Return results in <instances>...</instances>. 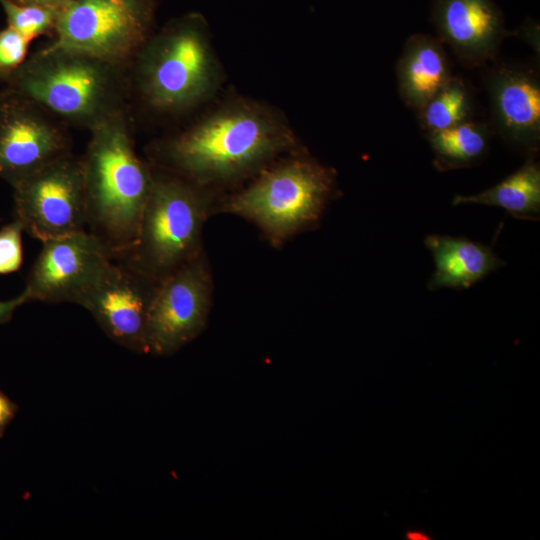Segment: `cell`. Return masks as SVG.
<instances>
[{
  "label": "cell",
  "instance_id": "cell-24",
  "mask_svg": "<svg viewBox=\"0 0 540 540\" xmlns=\"http://www.w3.org/2000/svg\"><path fill=\"white\" fill-rule=\"evenodd\" d=\"M27 302L28 298L23 291L13 299L0 301V324L9 322L15 310Z\"/></svg>",
  "mask_w": 540,
  "mask_h": 540
},
{
  "label": "cell",
  "instance_id": "cell-23",
  "mask_svg": "<svg viewBox=\"0 0 540 540\" xmlns=\"http://www.w3.org/2000/svg\"><path fill=\"white\" fill-rule=\"evenodd\" d=\"M18 410V405L0 390V438L4 436L7 427L14 420Z\"/></svg>",
  "mask_w": 540,
  "mask_h": 540
},
{
  "label": "cell",
  "instance_id": "cell-5",
  "mask_svg": "<svg viewBox=\"0 0 540 540\" xmlns=\"http://www.w3.org/2000/svg\"><path fill=\"white\" fill-rule=\"evenodd\" d=\"M219 211L256 224L276 246L317 223L336 191V174L303 150L274 161Z\"/></svg>",
  "mask_w": 540,
  "mask_h": 540
},
{
  "label": "cell",
  "instance_id": "cell-17",
  "mask_svg": "<svg viewBox=\"0 0 540 540\" xmlns=\"http://www.w3.org/2000/svg\"><path fill=\"white\" fill-rule=\"evenodd\" d=\"M454 206L480 204L505 209L512 216L533 219L540 214V167L534 157L498 184L473 195H456Z\"/></svg>",
  "mask_w": 540,
  "mask_h": 540
},
{
  "label": "cell",
  "instance_id": "cell-13",
  "mask_svg": "<svg viewBox=\"0 0 540 540\" xmlns=\"http://www.w3.org/2000/svg\"><path fill=\"white\" fill-rule=\"evenodd\" d=\"M492 119L512 146L534 154L540 143V82L535 70L497 62L485 75Z\"/></svg>",
  "mask_w": 540,
  "mask_h": 540
},
{
  "label": "cell",
  "instance_id": "cell-14",
  "mask_svg": "<svg viewBox=\"0 0 540 540\" xmlns=\"http://www.w3.org/2000/svg\"><path fill=\"white\" fill-rule=\"evenodd\" d=\"M431 22L437 38L472 68L495 59L507 35L504 16L494 0H433Z\"/></svg>",
  "mask_w": 540,
  "mask_h": 540
},
{
  "label": "cell",
  "instance_id": "cell-2",
  "mask_svg": "<svg viewBox=\"0 0 540 540\" xmlns=\"http://www.w3.org/2000/svg\"><path fill=\"white\" fill-rule=\"evenodd\" d=\"M90 129L82 160L87 230L117 260L136 240L154 173L137 155L130 132L117 112Z\"/></svg>",
  "mask_w": 540,
  "mask_h": 540
},
{
  "label": "cell",
  "instance_id": "cell-16",
  "mask_svg": "<svg viewBox=\"0 0 540 540\" xmlns=\"http://www.w3.org/2000/svg\"><path fill=\"white\" fill-rule=\"evenodd\" d=\"M424 243L435 263L430 290L467 289L504 265L489 246L464 237L429 235Z\"/></svg>",
  "mask_w": 540,
  "mask_h": 540
},
{
  "label": "cell",
  "instance_id": "cell-25",
  "mask_svg": "<svg viewBox=\"0 0 540 540\" xmlns=\"http://www.w3.org/2000/svg\"><path fill=\"white\" fill-rule=\"evenodd\" d=\"M71 0H22V3L36 4L55 9H60L69 3Z\"/></svg>",
  "mask_w": 540,
  "mask_h": 540
},
{
  "label": "cell",
  "instance_id": "cell-9",
  "mask_svg": "<svg viewBox=\"0 0 540 540\" xmlns=\"http://www.w3.org/2000/svg\"><path fill=\"white\" fill-rule=\"evenodd\" d=\"M212 289L203 251L158 283L147 318L148 353L168 356L196 338L208 319Z\"/></svg>",
  "mask_w": 540,
  "mask_h": 540
},
{
  "label": "cell",
  "instance_id": "cell-1",
  "mask_svg": "<svg viewBox=\"0 0 540 540\" xmlns=\"http://www.w3.org/2000/svg\"><path fill=\"white\" fill-rule=\"evenodd\" d=\"M299 151L294 130L277 108L234 96L161 145L159 160L161 169L214 190L254 177Z\"/></svg>",
  "mask_w": 540,
  "mask_h": 540
},
{
  "label": "cell",
  "instance_id": "cell-19",
  "mask_svg": "<svg viewBox=\"0 0 540 540\" xmlns=\"http://www.w3.org/2000/svg\"><path fill=\"white\" fill-rule=\"evenodd\" d=\"M472 109L473 98L467 84L451 76L418 111V118L426 134L470 120Z\"/></svg>",
  "mask_w": 540,
  "mask_h": 540
},
{
  "label": "cell",
  "instance_id": "cell-20",
  "mask_svg": "<svg viewBox=\"0 0 540 540\" xmlns=\"http://www.w3.org/2000/svg\"><path fill=\"white\" fill-rule=\"evenodd\" d=\"M0 3L8 26L29 41L54 29L58 9L12 0H0Z\"/></svg>",
  "mask_w": 540,
  "mask_h": 540
},
{
  "label": "cell",
  "instance_id": "cell-11",
  "mask_svg": "<svg viewBox=\"0 0 540 540\" xmlns=\"http://www.w3.org/2000/svg\"><path fill=\"white\" fill-rule=\"evenodd\" d=\"M31 100L0 94V178L13 186L69 153L61 130Z\"/></svg>",
  "mask_w": 540,
  "mask_h": 540
},
{
  "label": "cell",
  "instance_id": "cell-18",
  "mask_svg": "<svg viewBox=\"0 0 540 540\" xmlns=\"http://www.w3.org/2000/svg\"><path fill=\"white\" fill-rule=\"evenodd\" d=\"M425 136L434 153L433 164L442 172L478 163L486 155L490 143L488 126L472 120Z\"/></svg>",
  "mask_w": 540,
  "mask_h": 540
},
{
  "label": "cell",
  "instance_id": "cell-22",
  "mask_svg": "<svg viewBox=\"0 0 540 540\" xmlns=\"http://www.w3.org/2000/svg\"><path fill=\"white\" fill-rule=\"evenodd\" d=\"M22 224L14 219L0 229V274L17 271L22 264Z\"/></svg>",
  "mask_w": 540,
  "mask_h": 540
},
{
  "label": "cell",
  "instance_id": "cell-10",
  "mask_svg": "<svg viewBox=\"0 0 540 540\" xmlns=\"http://www.w3.org/2000/svg\"><path fill=\"white\" fill-rule=\"evenodd\" d=\"M112 262L88 230L42 242L23 292L29 302L81 305Z\"/></svg>",
  "mask_w": 540,
  "mask_h": 540
},
{
  "label": "cell",
  "instance_id": "cell-7",
  "mask_svg": "<svg viewBox=\"0 0 540 540\" xmlns=\"http://www.w3.org/2000/svg\"><path fill=\"white\" fill-rule=\"evenodd\" d=\"M155 0H71L58 10L48 46L88 54L117 66L148 41Z\"/></svg>",
  "mask_w": 540,
  "mask_h": 540
},
{
  "label": "cell",
  "instance_id": "cell-21",
  "mask_svg": "<svg viewBox=\"0 0 540 540\" xmlns=\"http://www.w3.org/2000/svg\"><path fill=\"white\" fill-rule=\"evenodd\" d=\"M30 41L13 28L7 26L0 31V76H8L21 66L27 55Z\"/></svg>",
  "mask_w": 540,
  "mask_h": 540
},
{
  "label": "cell",
  "instance_id": "cell-8",
  "mask_svg": "<svg viewBox=\"0 0 540 540\" xmlns=\"http://www.w3.org/2000/svg\"><path fill=\"white\" fill-rule=\"evenodd\" d=\"M14 219L45 242L87 230L82 160L69 153L13 186Z\"/></svg>",
  "mask_w": 540,
  "mask_h": 540
},
{
  "label": "cell",
  "instance_id": "cell-15",
  "mask_svg": "<svg viewBox=\"0 0 540 540\" xmlns=\"http://www.w3.org/2000/svg\"><path fill=\"white\" fill-rule=\"evenodd\" d=\"M396 76L402 101L418 112L452 76L443 43L428 34L411 35L397 61Z\"/></svg>",
  "mask_w": 540,
  "mask_h": 540
},
{
  "label": "cell",
  "instance_id": "cell-26",
  "mask_svg": "<svg viewBox=\"0 0 540 540\" xmlns=\"http://www.w3.org/2000/svg\"><path fill=\"white\" fill-rule=\"evenodd\" d=\"M0 80H2L1 76H0Z\"/></svg>",
  "mask_w": 540,
  "mask_h": 540
},
{
  "label": "cell",
  "instance_id": "cell-3",
  "mask_svg": "<svg viewBox=\"0 0 540 540\" xmlns=\"http://www.w3.org/2000/svg\"><path fill=\"white\" fill-rule=\"evenodd\" d=\"M138 80L147 103L177 113L213 98L224 73L205 17L192 12L171 20L139 51Z\"/></svg>",
  "mask_w": 540,
  "mask_h": 540
},
{
  "label": "cell",
  "instance_id": "cell-6",
  "mask_svg": "<svg viewBox=\"0 0 540 540\" xmlns=\"http://www.w3.org/2000/svg\"><path fill=\"white\" fill-rule=\"evenodd\" d=\"M116 66L85 53L46 46L13 71L6 83L40 108L91 127L116 112Z\"/></svg>",
  "mask_w": 540,
  "mask_h": 540
},
{
  "label": "cell",
  "instance_id": "cell-12",
  "mask_svg": "<svg viewBox=\"0 0 540 540\" xmlns=\"http://www.w3.org/2000/svg\"><path fill=\"white\" fill-rule=\"evenodd\" d=\"M157 285L113 260L81 306L112 341L130 351L148 353L147 318Z\"/></svg>",
  "mask_w": 540,
  "mask_h": 540
},
{
  "label": "cell",
  "instance_id": "cell-4",
  "mask_svg": "<svg viewBox=\"0 0 540 540\" xmlns=\"http://www.w3.org/2000/svg\"><path fill=\"white\" fill-rule=\"evenodd\" d=\"M154 180L133 246L117 261L158 284L202 250L203 226L214 213L213 189L164 169Z\"/></svg>",
  "mask_w": 540,
  "mask_h": 540
}]
</instances>
